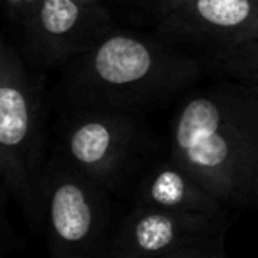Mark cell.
<instances>
[{
    "label": "cell",
    "mask_w": 258,
    "mask_h": 258,
    "mask_svg": "<svg viewBox=\"0 0 258 258\" xmlns=\"http://www.w3.org/2000/svg\"><path fill=\"white\" fill-rule=\"evenodd\" d=\"M186 2H189V0H154V11L158 15V22L165 18V16L172 15L173 11H177Z\"/></svg>",
    "instance_id": "4fadbf2b"
},
{
    "label": "cell",
    "mask_w": 258,
    "mask_h": 258,
    "mask_svg": "<svg viewBox=\"0 0 258 258\" xmlns=\"http://www.w3.org/2000/svg\"><path fill=\"white\" fill-rule=\"evenodd\" d=\"M168 158L226 209L258 211V82L193 89L173 113Z\"/></svg>",
    "instance_id": "6da1fadb"
},
{
    "label": "cell",
    "mask_w": 258,
    "mask_h": 258,
    "mask_svg": "<svg viewBox=\"0 0 258 258\" xmlns=\"http://www.w3.org/2000/svg\"><path fill=\"white\" fill-rule=\"evenodd\" d=\"M6 258H16V256H6Z\"/></svg>",
    "instance_id": "2e32d148"
},
{
    "label": "cell",
    "mask_w": 258,
    "mask_h": 258,
    "mask_svg": "<svg viewBox=\"0 0 258 258\" xmlns=\"http://www.w3.org/2000/svg\"><path fill=\"white\" fill-rule=\"evenodd\" d=\"M225 233V232H223ZM221 233V235H223ZM219 235V237H221ZM218 237V239H219ZM218 239L214 240V242L211 244H202V246H193V247H186V249H180V251H175V253H170V254H165V256L161 258H209L212 253V249H214L216 242H218Z\"/></svg>",
    "instance_id": "7c38bea8"
},
{
    "label": "cell",
    "mask_w": 258,
    "mask_h": 258,
    "mask_svg": "<svg viewBox=\"0 0 258 258\" xmlns=\"http://www.w3.org/2000/svg\"><path fill=\"white\" fill-rule=\"evenodd\" d=\"M4 4L9 22L22 30L34 16V13L39 9L43 0H4Z\"/></svg>",
    "instance_id": "8fae6325"
},
{
    "label": "cell",
    "mask_w": 258,
    "mask_h": 258,
    "mask_svg": "<svg viewBox=\"0 0 258 258\" xmlns=\"http://www.w3.org/2000/svg\"><path fill=\"white\" fill-rule=\"evenodd\" d=\"M226 232V218L179 214L133 205L117 225L115 258H161L186 247L211 244Z\"/></svg>",
    "instance_id": "ba28073f"
},
{
    "label": "cell",
    "mask_w": 258,
    "mask_h": 258,
    "mask_svg": "<svg viewBox=\"0 0 258 258\" xmlns=\"http://www.w3.org/2000/svg\"><path fill=\"white\" fill-rule=\"evenodd\" d=\"M147 145L138 115L75 110L60 135L58 154L97 186L111 191Z\"/></svg>",
    "instance_id": "5b68a950"
},
{
    "label": "cell",
    "mask_w": 258,
    "mask_h": 258,
    "mask_svg": "<svg viewBox=\"0 0 258 258\" xmlns=\"http://www.w3.org/2000/svg\"><path fill=\"white\" fill-rule=\"evenodd\" d=\"M113 30L104 4L78 0H43L22 32V51L34 71L66 68Z\"/></svg>",
    "instance_id": "8992f818"
},
{
    "label": "cell",
    "mask_w": 258,
    "mask_h": 258,
    "mask_svg": "<svg viewBox=\"0 0 258 258\" xmlns=\"http://www.w3.org/2000/svg\"><path fill=\"white\" fill-rule=\"evenodd\" d=\"M82 4H89V6H96V4H103V0H78Z\"/></svg>",
    "instance_id": "9a60e30c"
},
{
    "label": "cell",
    "mask_w": 258,
    "mask_h": 258,
    "mask_svg": "<svg viewBox=\"0 0 258 258\" xmlns=\"http://www.w3.org/2000/svg\"><path fill=\"white\" fill-rule=\"evenodd\" d=\"M8 36L0 43V175L30 225L43 223L46 110L41 78Z\"/></svg>",
    "instance_id": "3957f363"
},
{
    "label": "cell",
    "mask_w": 258,
    "mask_h": 258,
    "mask_svg": "<svg viewBox=\"0 0 258 258\" xmlns=\"http://www.w3.org/2000/svg\"><path fill=\"white\" fill-rule=\"evenodd\" d=\"M156 36L197 48L205 60L258 37V0H189L159 20Z\"/></svg>",
    "instance_id": "52a82bcc"
},
{
    "label": "cell",
    "mask_w": 258,
    "mask_h": 258,
    "mask_svg": "<svg viewBox=\"0 0 258 258\" xmlns=\"http://www.w3.org/2000/svg\"><path fill=\"white\" fill-rule=\"evenodd\" d=\"M205 64L226 78L258 82V37L228 51L205 58Z\"/></svg>",
    "instance_id": "30bf717a"
},
{
    "label": "cell",
    "mask_w": 258,
    "mask_h": 258,
    "mask_svg": "<svg viewBox=\"0 0 258 258\" xmlns=\"http://www.w3.org/2000/svg\"><path fill=\"white\" fill-rule=\"evenodd\" d=\"M205 69L202 57L159 36L111 30L66 66L62 85L75 110L140 115L193 85Z\"/></svg>",
    "instance_id": "7a4b0ae2"
},
{
    "label": "cell",
    "mask_w": 258,
    "mask_h": 258,
    "mask_svg": "<svg viewBox=\"0 0 258 258\" xmlns=\"http://www.w3.org/2000/svg\"><path fill=\"white\" fill-rule=\"evenodd\" d=\"M209 258H228L226 256V249H225V233L218 239V242H216L214 249H212Z\"/></svg>",
    "instance_id": "5bb4252c"
},
{
    "label": "cell",
    "mask_w": 258,
    "mask_h": 258,
    "mask_svg": "<svg viewBox=\"0 0 258 258\" xmlns=\"http://www.w3.org/2000/svg\"><path fill=\"white\" fill-rule=\"evenodd\" d=\"M133 205L154 207L179 214L226 218L228 209L193 175L172 159L152 166L135 189Z\"/></svg>",
    "instance_id": "9c48e42d"
},
{
    "label": "cell",
    "mask_w": 258,
    "mask_h": 258,
    "mask_svg": "<svg viewBox=\"0 0 258 258\" xmlns=\"http://www.w3.org/2000/svg\"><path fill=\"white\" fill-rule=\"evenodd\" d=\"M43 228L51 258H115L110 191L48 158L43 179Z\"/></svg>",
    "instance_id": "277c9868"
}]
</instances>
